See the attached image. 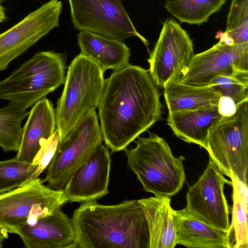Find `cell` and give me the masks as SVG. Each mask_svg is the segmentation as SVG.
I'll return each instance as SVG.
<instances>
[{"label": "cell", "mask_w": 248, "mask_h": 248, "mask_svg": "<svg viewBox=\"0 0 248 248\" xmlns=\"http://www.w3.org/2000/svg\"><path fill=\"white\" fill-rule=\"evenodd\" d=\"M157 87L148 70L130 64L105 79L97 108L103 140L112 153L161 119Z\"/></svg>", "instance_id": "1"}, {"label": "cell", "mask_w": 248, "mask_h": 248, "mask_svg": "<svg viewBox=\"0 0 248 248\" xmlns=\"http://www.w3.org/2000/svg\"><path fill=\"white\" fill-rule=\"evenodd\" d=\"M77 248H150V232L138 200L115 205L83 202L71 218Z\"/></svg>", "instance_id": "2"}, {"label": "cell", "mask_w": 248, "mask_h": 248, "mask_svg": "<svg viewBox=\"0 0 248 248\" xmlns=\"http://www.w3.org/2000/svg\"><path fill=\"white\" fill-rule=\"evenodd\" d=\"M124 151L128 166L146 192L171 197L182 188L186 179L185 157H174L163 138L154 133L147 138L138 137L135 148Z\"/></svg>", "instance_id": "3"}, {"label": "cell", "mask_w": 248, "mask_h": 248, "mask_svg": "<svg viewBox=\"0 0 248 248\" xmlns=\"http://www.w3.org/2000/svg\"><path fill=\"white\" fill-rule=\"evenodd\" d=\"M103 74L97 64L81 53L71 62L55 110L59 141L83 118L95 111L104 86Z\"/></svg>", "instance_id": "4"}, {"label": "cell", "mask_w": 248, "mask_h": 248, "mask_svg": "<svg viewBox=\"0 0 248 248\" xmlns=\"http://www.w3.org/2000/svg\"><path fill=\"white\" fill-rule=\"evenodd\" d=\"M66 56L40 51L0 81V99L32 107L65 82Z\"/></svg>", "instance_id": "5"}, {"label": "cell", "mask_w": 248, "mask_h": 248, "mask_svg": "<svg viewBox=\"0 0 248 248\" xmlns=\"http://www.w3.org/2000/svg\"><path fill=\"white\" fill-rule=\"evenodd\" d=\"M206 150L225 175L231 173L247 184L248 170V101L237 105L235 113L222 117L210 128Z\"/></svg>", "instance_id": "6"}, {"label": "cell", "mask_w": 248, "mask_h": 248, "mask_svg": "<svg viewBox=\"0 0 248 248\" xmlns=\"http://www.w3.org/2000/svg\"><path fill=\"white\" fill-rule=\"evenodd\" d=\"M39 178L0 194V230L16 233L27 224L52 214L67 203L63 189H52Z\"/></svg>", "instance_id": "7"}, {"label": "cell", "mask_w": 248, "mask_h": 248, "mask_svg": "<svg viewBox=\"0 0 248 248\" xmlns=\"http://www.w3.org/2000/svg\"><path fill=\"white\" fill-rule=\"evenodd\" d=\"M103 138L95 111L83 118L59 141L46 167L43 182L52 189H63L78 169L102 144Z\"/></svg>", "instance_id": "8"}, {"label": "cell", "mask_w": 248, "mask_h": 248, "mask_svg": "<svg viewBox=\"0 0 248 248\" xmlns=\"http://www.w3.org/2000/svg\"><path fill=\"white\" fill-rule=\"evenodd\" d=\"M75 29L124 41L139 38L148 49V41L135 28L119 0H68Z\"/></svg>", "instance_id": "9"}, {"label": "cell", "mask_w": 248, "mask_h": 248, "mask_svg": "<svg viewBox=\"0 0 248 248\" xmlns=\"http://www.w3.org/2000/svg\"><path fill=\"white\" fill-rule=\"evenodd\" d=\"M232 186L209 157L207 168L198 181L189 187L184 209L194 217L225 232L230 228L229 208L223 188Z\"/></svg>", "instance_id": "10"}, {"label": "cell", "mask_w": 248, "mask_h": 248, "mask_svg": "<svg viewBox=\"0 0 248 248\" xmlns=\"http://www.w3.org/2000/svg\"><path fill=\"white\" fill-rule=\"evenodd\" d=\"M194 55L188 32L172 18L166 19L148 62L149 72L157 86L180 78L181 72Z\"/></svg>", "instance_id": "11"}, {"label": "cell", "mask_w": 248, "mask_h": 248, "mask_svg": "<svg viewBox=\"0 0 248 248\" xmlns=\"http://www.w3.org/2000/svg\"><path fill=\"white\" fill-rule=\"evenodd\" d=\"M243 72H248V43L231 46L219 40L210 48L192 56L181 72L180 81L205 87L219 76Z\"/></svg>", "instance_id": "12"}, {"label": "cell", "mask_w": 248, "mask_h": 248, "mask_svg": "<svg viewBox=\"0 0 248 248\" xmlns=\"http://www.w3.org/2000/svg\"><path fill=\"white\" fill-rule=\"evenodd\" d=\"M62 9L60 0H50L0 34V71L59 26Z\"/></svg>", "instance_id": "13"}, {"label": "cell", "mask_w": 248, "mask_h": 248, "mask_svg": "<svg viewBox=\"0 0 248 248\" xmlns=\"http://www.w3.org/2000/svg\"><path fill=\"white\" fill-rule=\"evenodd\" d=\"M111 158L102 144L74 173L63 190L70 202L96 201L108 194Z\"/></svg>", "instance_id": "14"}, {"label": "cell", "mask_w": 248, "mask_h": 248, "mask_svg": "<svg viewBox=\"0 0 248 248\" xmlns=\"http://www.w3.org/2000/svg\"><path fill=\"white\" fill-rule=\"evenodd\" d=\"M21 228L16 233L28 248H77L71 219L61 210Z\"/></svg>", "instance_id": "15"}, {"label": "cell", "mask_w": 248, "mask_h": 248, "mask_svg": "<svg viewBox=\"0 0 248 248\" xmlns=\"http://www.w3.org/2000/svg\"><path fill=\"white\" fill-rule=\"evenodd\" d=\"M55 110L45 97L32 107L22 127L21 143L15 157L20 161L32 163L43 145L56 130Z\"/></svg>", "instance_id": "16"}, {"label": "cell", "mask_w": 248, "mask_h": 248, "mask_svg": "<svg viewBox=\"0 0 248 248\" xmlns=\"http://www.w3.org/2000/svg\"><path fill=\"white\" fill-rule=\"evenodd\" d=\"M222 116L217 106L169 112L167 121L174 135L206 149L209 130Z\"/></svg>", "instance_id": "17"}, {"label": "cell", "mask_w": 248, "mask_h": 248, "mask_svg": "<svg viewBox=\"0 0 248 248\" xmlns=\"http://www.w3.org/2000/svg\"><path fill=\"white\" fill-rule=\"evenodd\" d=\"M78 44L81 52L97 64L103 73L107 70H118L129 63L130 48L122 41L95 33L80 31Z\"/></svg>", "instance_id": "18"}, {"label": "cell", "mask_w": 248, "mask_h": 248, "mask_svg": "<svg viewBox=\"0 0 248 248\" xmlns=\"http://www.w3.org/2000/svg\"><path fill=\"white\" fill-rule=\"evenodd\" d=\"M176 243L188 248H231L229 232L194 217L184 209L173 211Z\"/></svg>", "instance_id": "19"}, {"label": "cell", "mask_w": 248, "mask_h": 248, "mask_svg": "<svg viewBox=\"0 0 248 248\" xmlns=\"http://www.w3.org/2000/svg\"><path fill=\"white\" fill-rule=\"evenodd\" d=\"M138 201L148 224L150 248H174L177 245L175 222L170 197L155 196Z\"/></svg>", "instance_id": "20"}, {"label": "cell", "mask_w": 248, "mask_h": 248, "mask_svg": "<svg viewBox=\"0 0 248 248\" xmlns=\"http://www.w3.org/2000/svg\"><path fill=\"white\" fill-rule=\"evenodd\" d=\"M163 88L169 112L217 106L220 98L209 86H194L181 83L180 78L169 81Z\"/></svg>", "instance_id": "21"}, {"label": "cell", "mask_w": 248, "mask_h": 248, "mask_svg": "<svg viewBox=\"0 0 248 248\" xmlns=\"http://www.w3.org/2000/svg\"><path fill=\"white\" fill-rule=\"evenodd\" d=\"M230 178L233 188L232 220L229 232L231 247L248 248V185L240 181L233 173Z\"/></svg>", "instance_id": "22"}, {"label": "cell", "mask_w": 248, "mask_h": 248, "mask_svg": "<svg viewBox=\"0 0 248 248\" xmlns=\"http://www.w3.org/2000/svg\"><path fill=\"white\" fill-rule=\"evenodd\" d=\"M227 0H166V9L181 23L200 25L218 12Z\"/></svg>", "instance_id": "23"}, {"label": "cell", "mask_w": 248, "mask_h": 248, "mask_svg": "<svg viewBox=\"0 0 248 248\" xmlns=\"http://www.w3.org/2000/svg\"><path fill=\"white\" fill-rule=\"evenodd\" d=\"M29 112L27 108L12 102L0 108V147L3 151H18L22 139L21 123Z\"/></svg>", "instance_id": "24"}, {"label": "cell", "mask_w": 248, "mask_h": 248, "mask_svg": "<svg viewBox=\"0 0 248 248\" xmlns=\"http://www.w3.org/2000/svg\"><path fill=\"white\" fill-rule=\"evenodd\" d=\"M37 166L20 161L15 157L0 161V194L28 183Z\"/></svg>", "instance_id": "25"}, {"label": "cell", "mask_w": 248, "mask_h": 248, "mask_svg": "<svg viewBox=\"0 0 248 248\" xmlns=\"http://www.w3.org/2000/svg\"><path fill=\"white\" fill-rule=\"evenodd\" d=\"M209 86L220 97L228 96L232 99L237 106L248 101V72L219 76Z\"/></svg>", "instance_id": "26"}, {"label": "cell", "mask_w": 248, "mask_h": 248, "mask_svg": "<svg viewBox=\"0 0 248 248\" xmlns=\"http://www.w3.org/2000/svg\"><path fill=\"white\" fill-rule=\"evenodd\" d=\"M225 32L234 44L248 43V0H232Z\"/></svg>", "instance_id": "27"}, {"label": "cell", "mask_w": 248, "mask_h": 248, "mask_svg": "<svg viewBox=\"0 0 248 248\" xmlns=\"http://www.w3.org/2000/svg\"><path fill=\"white\" fill-rule=\"evenodd\" d=\"M59 140V133L56 129L54 134L43 145L34 159L32 163L37 165V166L29 182L38 178L43 171L46 168L55 154Z\"/></svg>", "instance_id": "28"}, {"label": "cell", "mask_w": 248, "mask_h": 248, "mask_svg": "<svg viewBox=\"0 0 248 248\" xmlns=\"http://www.w3.org/2000/svg\"><path fill=\"white\" fill-rule=\"evenodd\" d=\"M218 111L222 117H230L236 111L237 106L232 99L228 96H220L217 105Z\"/></svg>", "instance_id": "29"}, {"label": "cell", "mask_w": 248, "mask_h": 248, "mask_svg": "<svg viewBox=\"0 0 248 248\" xmlns=\"http://www.w3.org/2000/svg\"><path fill=\"white\" fill-rule=\"evenodd\" d=\"M216 38L223 41L227 45L231 46L234 44L233 40L226 32H222L221 31H219L217 32Z\"/></svg>", "instance_id": "30"}, {"label": "cell", "mask_w": 248, "mask_h": 248, "mask_svg": "<svg viewBox=\"0 0 248 248\" xmlns=\"http://www.w3.org/2000/svg\"><path fill=\"white\" fill-rule=\"evenodd\" d=\"M1 0H0V23H2L7 20V17L5 15L4 8L1 5Z\"/></svg>", "instance_id": "31"}, {"label": "cell", "mask_w": 248, "mask_h": 248, "mask_svg": "<svg viewBox=\"0 0 248 248\" xmlns=\"http://www.w3.org/2000/svg\"></svg>", "instance_id": "32"}]
</instances>
